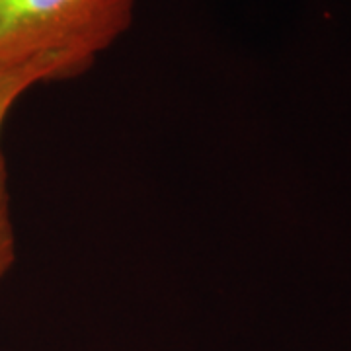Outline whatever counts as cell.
<instances>
[{
    "mask_svg": "<svg viewBox=\"0 0 351 351\" xmlns=\"http://www.w3.org/2000/svg\"><path fill=\"white\" fill-rule=\"evenodd\" d=\"M138 0H0V64L41 57L86 73L129 32Z\"/></svg>",
    "mask_w": 351,
    "mask_h": 351,
    "instance_id": "6da1fadb",
    "label": "cell"
},
{
    "mask_svg": "<svg viewBox=\"0 0 351 351\" xmlns=\"http://www.w3.org/2000/svg\"><path fill=\"white\" fill-rule=\"evenodd\" d=\"M73 71L59 59L41 57L24 63L0 64V281L16 262V232L10 215L6 158L2 152V131L14 106L38 84L73 80Z\"/></svg>",
    "mask_w": 351,
    "mask_h": 351,
    "instance_id": "7a4b0ae2",
    "label": "cell"
}]
</instances>
